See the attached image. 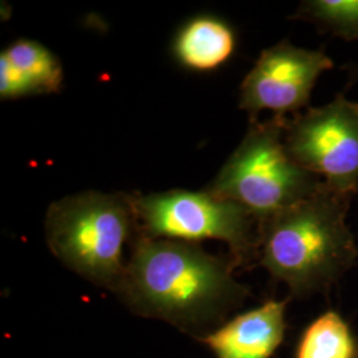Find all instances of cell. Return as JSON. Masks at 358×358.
I'll return each mask as SVG.
<instances>
[{"label": "cell", "mask_w": 358, "mask_h": 358, "mask_svg": "<svg viewBox=\"0 0 358 358\" xmlns=\"http://www.w3.org/2000/svg\"><path fill=\"white\" fill-rule=\"evenodd\" d=\"M232 260L207 254L195 243L138 235L115 294L141 316L185 331L217 320L243 300Z\"/></svg>", "instance_id": "6da1fadb"}, {"label": "cell", "mask_w": 358, "mask_h": 358, "mask_svg": "<svg viewBox=\"0 0 358 358\" xmlns=\"http://www.w3.org/2000/svg\"><path fill=\"white\" fill-rule=\"evenodd\" d=\"M234 29L213 15L195 16L179 28L173 53L190 71L208 72L229 62L235 51Z\"/></svg>", "instance_id": "9c48e42d"}, {"label": "cell", "mask_w": 358, "mask_h": 358, "mask_svg": "<svg viewBox=\"0 0 358 358\" xmlns=\"http://www.w3.org/2000/svg\"><path fill=\"white\" fill-rule=\"evenodd\" d=\"M333 68L322 51L294 47L284 40L260 53L241 85L239 108L256 122L263 110L275 115L299 113L307 108L312 90L322 72Z\"/></svg>", "instance_id": "52a82bcc"}, {"label": "cell", "mask_w": 358, "mask_h": 358, "mask_svg": "<svg viewBox=\"0 0 358 358\" xmlns=\"http://www.w3.org/2000/svg\"><path fill=\"white\" fill-rule=\"evenodd\" d=\"M287 301L269 300L232 319L203 341L217 358H269L282 344Z\"/></svg>", "instance_id": "ba28073f"}, {"label": "cell", "mask_w": 358, "mask_h": 358, "mask_svg": "<svg viewBox=\"0 0 358 358\" xmlns=\"http://www.w3.org/2000/svg\"><path fill=\"white\" fill-rule=\"evenodd\" d=\"M287 121L284 115H273L264 122H251L243 141L205 190L242 206L257 222L317 192L324 180L288 153Z\"/></svg>", "instance_id": "277c9868"}, {"label": "cell", "mask_w": 358, "mask_h": 358, "mask_svg": "<svg viewBox=\"0 0 358 358\" xmlns=\"http://www.w3.org/2000/svg\"><path fill=\"white\" fill-rule=\"evenodd\" d=\"M355 341L345 321L337 312H327L308 328L297 358H353Z\"/></svg>", "instance_id": "8fae6325"}, {"label": "cell", "mask_w": 358, "mask_h": 358, "mask_svg": "<svg viewBox=\"0 0 358 358\" xmlns=\"http://www.w3.org/2000/svg\"><path fill=\"white\" fill-rule=\"evenodd\" d=\"M350 199L322 182L307 199L259 222L260 264L294 296L328 288L357 263L346 226Z\"/></svg>", "instance_id": "7a4b0ae2"}, {"label": "cell", "mask_w": 358, "mask_h": 358, "mask_svg": "<svg viewBox=\"0 0 358 358\" xmlns=\"http://www.w3.org/2000/svg\"><path fill=\"white\" fill-rule=\"evenodd\" d=\"M32 96L24 78L11 63L0 55V97L1 100H15Z\"/></svg>", "instance_id": "4fadbf2b"}, {"label": "cell", "mask_w": 358, "mask_h": 358, "mask_svg": "<svg viewBox=\"0 0 358 358\" xmlns=\"http://www.w3.org/2000/svg\"><path fill=\"white\" fill-rule=\"evenodd\" d=\"M285 146L297 165L336 192H358V103L338 94L287 121Z\"/></svg>", "instance_id": "8992f818"}, {"label": "cell", "mask_w": 358, "mask_h": 358, "mask_svg": "<svg viewBox=\"0 0 358 358\" xmlns=\"http://www.w3.org/2000/svg\"><path fill=\"white\" fill-rule=\"evenodd\" d=\"M22 75L32 94L57 93L63 88L64 72L60 60L35 40L19 38L1 51Z\"/></svg>", "instance_id": "30bf717a"}, {"label": "cell", "mask_w": 358, "mask_h": 358, "mask_svg": "<svg viewBox=\"0 0 358 358\" xmlns=\"http://www.w3.org/2000/svg\"><path fill=\"white\" fill-rule=\"evenodd\" d=\"M294 19L315 23L324 32L344 40L358 38V0H312L299 7Z\"/></svg>", "instance_id": "7c38bea8"}, {"label": "cell", "mask_w": 358, "mask_h": 358, "mask_svg": "<svg viewBox=\"0 0 358 358\" xmlns=\"http://www.w3.org/2000/svg\"><path fill=\"white\" fill-rule=\"evenodd\" d=\"M138 235L185 243L222 241L235 267L259 255V222L232 201L202 190H170L131 195Z\"/></svg>", "instance_id": "5b68a950"}, {"label": "cell", "mask_w": 358, "mask_h": 358, "mask_svg": "<svg viewBox=\"0 0 358 358\" xmlns=\"http://www.w3.org/2000/svg\"><path fill=\"white\" fill-rule=\"evenodd\" d=\"M138 232L131 195L84 192L48 207L47 243L63 264L99 287L117 292L127 263L124 247Z\"/></svg>", "instance_id": "3957f363"}]
</instances>
